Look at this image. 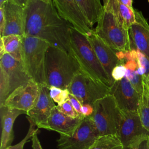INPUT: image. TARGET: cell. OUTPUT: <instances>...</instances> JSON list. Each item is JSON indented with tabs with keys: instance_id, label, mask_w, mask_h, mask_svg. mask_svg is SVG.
Here are the masks:
<instances>
[{
	"instance_id": "9c48e42d",
	"label": "cell",
	"mask_w": 149,
	"mask_h": 149,
	"mask_svg": "<svg viewBox=\"0 0 149 149\" xmlns=\"http://www.w3.org/2000/svg\"><path fill=\"white\" fill-rule=\"evenodd\" d=\"M116 137L123 149H133L149 137V132L142 124L138 111H121Z\"/></svg>"
},
{
	"instance_id": "ac0fdd59",
	"label": "cell",
	"mask_w": 149,
	"mask_h": 149,
	"mask_svg": "<svg viewBox=\"0 0 149 149\" xmlns=\"http://www.w3.org/2000/svg\"><path fill=\"white\" fill-rule=\"evenodd\" d=\"M83 119L69 117L60 112L55 106L48 119L47 130L56 132L60 135L71 136Z\"/></svg>"
},
{
	"instance_id": "8992f818",
	"label": "cell",
	"mask_w": 149,
	"mask_h": 149,
	"mask_svg": "<svg viewBox=\"0 0 149 149\" xmlns=\"http://www.w3.org/2000/svg\"><path fill=\"white\" fill-rule=\"evenodd\" d=\"M30 78L22 61L4 53L0 56V106L16 89L28 83Z\"/></svg>"
},
{
	"instance_id": "277c9868",
	"label": "cell",
	"mask_w": 149,
	"mask_h": 149,
	"mask_svg": "<svg viewBox=\"0 0 149 149\" xmlns=\"http://www.w3.org/2000/svg\"><path fill=\"white\" fill-rule=\"evenodd\" d=\"M70 55L78 63L81 71L109 88L113 84L99 61L86 36L70 26Z\"/></svg>"
},
{
	"instance_id": "d590c367",
	"label": "cell",
	"mask_w": 149,
	"mask_h": 149,
	"mask_svg": "<svg viewBox=\"0 0 149 149\" xmlns=\"http://www.w3.org/2000/svg\"><path fill=\"white\" fill-rule=\"evenodd\" d=\"M119 2L130 8H133L132 6L133 0H118Z\"/></svg>"
},
{
	"instance_id": "6da1fadb",
	"label": "cell",
	"mask_w": 149,
	"mask_h": 149,
	"mask_svg": "<svg viewBox=\"0 0 149 149\" xmlns=\"http://www.w3.org/2000/svg\"><path fill=\"white\" fill-rule=\"evenodd\" d=\"M24 14V36L43 40L70 54L71 26L60 16L52 2L29 0Z\"/></svg>"
},
{
	"instance_id": "603a6c76",
	"label": "cell",
	"mask_w": 149,
	"mask_h": 149,
	"mask_svg": "<svg viewBox=\"0 0 149 149\" xmlns=\"http://www.w3.org/2000/svg\"><path fill=\"white\" fill-rule=\"evenodd\" d=\"M89 149H123V146L116 136H100Z\"/></svg>"
},
{
	"instance_id": "30bf717a",
	"label": "cell",
	"mask_w": 149,
	"mask_h": 149,
	"mask_svg": "<svg viewBox=\"0 0 149 149\" xmlns=\"http://www.w3.org/2000/svg\"><path fill=\"white\" fill-rule=\"evenodd\" d=\"M90 118H84L72 136L60 135L58 149H89L98 137Z\"/></svg>"
},
{
	"instance_id": "9a60e30c",
	"label": "cell",
	"mask_w": 149,
	"mask_h": 149,
	"mask_svg": "<svg viewBox=\"0 0 149 149\" xmlns=\"http://www.w3.org/2000/svg\"><path fill=\"white\" fill-rule=\"evenodd\" d=\"M5 15V26L3 37L8 35L24 36L25 14L24 8L12 0L7 1L2 6Z\"/></svg>"
},
{
	"instance_id": "74e56055",
	"label": "cell",
	"mask_w": 149,
	"mask_h": 149,
	"mask_svg": "<svg viewBox=\"0 0 149 149\" xmlns=\"http://www.w3.org/2000/svg\"><path fill=\"white\" fill-rule=\"evenodd\" d=\"M42 1H45V2H52V0H42Z\"/></svg>"
},
{
	"instance_id": "ba28073f",
	"label": "cell",
	"mask_w": 149,
	"mask_h": 149,
	"mask_svg": "<svg viewBox=\"0 0 149 149\" xmlns=\"http://www.w3.org/2000/svg\"><path fill=\"white\" fill-rule=\"evenodd\" d=\"M69 93L82 104H94L97 100L109 94L110 88L81 70L74 76L69 87Z\"/></svg>"
},
{
	"instance_id": "4dcf8cb0",
	"label": "cell",
	"mask_w": 149,
	"mask_h": 149,
	"mask_svg": "<svg viewBox=\"0 0 149 149\" xmlns=\"http://www.w3.org/2000/svg\"><path fill=\"white\" fill-rule=\"evenodd\" d=\"M94 112V106L90 104H82L81 108V113L84 118H90Z\"/></svg>"
},
{
	"instance_id": "8d00e7d4",
	"label": "cell",
	"mask_w": 149,
	"mask_h": 149,
	"mask_svg": "<svg viewBox=\"0 0 149 149\" xmlns=\"http://www.w3.org/2000/svg\"><path fill=\"white\" fill-rule=\"evenodd\" d=\"M8 0H0V7L2 6Z\"/></svg>"
},
{
	"instance_id": "484cf974",
	"label": "cell",
	"mask_w": 149,
	"mask_h": 149,
	"mask_svg": "<svg viewBox=\"0 0 149 149\" xmlns=\"http://www.w3.org/2000/svg\"><path fill=\"white\" fill-rule=\"evenodd\" d=\"M27 119L29 122V128L25 137L17 144L13 146H9V147H6L5 149H23L26 143L29 140V139L32 137V136L34 135L35 133L38 132V128L36 127L37 126L35 125V123L30 119L27 118Z\"/></svg>"
},
{
	"instance_id": "f1b7e54d",
	"label": "cell",
	"mask_w": 149,
	"mask_h": 149,
	"mask_svg": "<svg viewBox=\"0 0 149 149\" xmlns=\"http://www.w3.org/2000/svg\"><path fill=\"white\" fill-rule=\"evenodd\" d=\"M126 69L125 65L119 63L113 69L112 72V77L114 81H118L125 77Z\"/></svg>"
},
{
	"instance_id": "836d02e7",
	"label": "cell",
	"mask_w": 149,
	"mask_h": 149,
	"mask_svg": "<svg viewBox=\"0 0 149 149\" xmlns=\"http://www.w3.org/2000/svg\"><path fill=\"white\" fill-rule=\"evenodd\" d=\"M133 149H149V137L143 140Z\"/></svg>"
},
{
	"instance_id": "2e32d148",
	"label": "cell",
	"mask_w": 149,
	"mask_h": 149,
	"mask_svg": "<svg viewBox=\"0 0 149 149\" xmlns=\"http://www.w3.org/2000/svg\"><path fill=\"white\" fill-rule=\"evenodd\" d=\"M136 22L129 28L130 49L149 58V24L142 13L134 9Z\"/></svg>"
},
{
	"instance_id": "cb8c5ba5",
	"label": "cell",
	"mask_w": 149,
	"mask_h": 149,
	"mask_svg": "<svg viewBox=\"0 0 149 149\" xmlns=\"http://www.w3.org/2000/svg\"><path fill=\"white\" fill-rule=\"evenodd\" d=\"M49 95L57 105H60L66 102L70 94L68 89H62L56 87H49Z\"/></svg>"
},
{
	"instance_id": "5bb4252c",
	"label": "cell",
	"mask_w": 149,
	"mask_h": 149,
	"mask_svg": "<svg viewBox=\"0 0 149 149\" xmlns=\"http://www.w3.org/2000/svg\"><path fill=\"white\" fill-rule=\"evenodd\" d=\"M39 95L33 107L26 115L38 129H47L48 119L52 110L56 106L49 95V87L46 84H39Z\"/></svg>"
},
{
	"instance_id": "3957f363",
	"label": "cell",
	"mask_w": 149,
	"mask_h": 149,
	"mask_svg": "<svg viewBox=\"0 0 149 149\" xmlns=\"http://www.w3.org/2000/svg\"><path fill=\"white\" fill-rule=\"evenodd\" d=\"M75 59L68 52L49 46L45 56L46 84L68 89L74 76L80 70Z\"/></svg>"
},
{
	"instance_id": "ffe728a7",
	"label": "cell",
	"mask_w": 149,
	"mask_h": 149,
	"mask_svg": "<svg viewBox=\"0 0 149 149\" xmlns=\"http://www.w3.org/2000/svg\"><path fill=\"white\" fill-rule=\"evenodd\" d=\"M83 15L93 27L97 23L103 10L100 0H75Z\"/></svg>"
},
{
	"instance_id": "52a82bcc",
	"label": "cell",
	"mask_w": 149,
	"mask_h": 149,
	"mask_svg": "<svg viewBox=\"0 0 149 149\" xmlns=\"http://www.w3.org/2000/svg\"><path fill=\"white\" fill-rule=\"evenodd\" d=\"M92 120L98 136H116L121 118V110L118 108L111 94L97 100L93 104Z\"/></svg>"
},
{
	"instance_id": "5b68a950",
	"label": "cell",
	"mask_w": 149,
	"mask_h": 149,
	"mask_svg": "<svg viewBox=\"0 0 149 149\" xmlns=\"http://www.w3.org/2000/svg\"><path fill=\"white\" fill-rule=\"evenodd\" d=\"M49 46L40 38L23 36L22 63L30 78L38 84H46L45 56Z\"/></svg>"
},
{
	"instance_id": "7c38bea8",
	"label": "cell",
	"mask_w": 149,
	"mask_h": 149,
	"mask_svg": "<svg viewBox=\"0 0 149 149\" xmlns=\"http://www.w3.org/2000/svg\"><path fill=\"white\" fill-rule=\"evenodd\" d=\"M109 94L114 97L121 111H138L140 95L126 77L113 82Z\"/></svg>"
},
{
	"instance_id": "d4e9b609",
	"label": "cell",
	"mask_w": 149,
	"mask_h": 149,
	"mask_svg": "<svg viewBox=\"0 0 149 149\" xmlns=\"http://www.w3.org/2000/svg\"><path fill=\"white\" fill-rule=\"evenodd\" d=\"M118 8L119 13L125 22L126 26L129 29L130 27L136 22L134 9L130 8L119 2Z\"/></svg>"
},
{
	"instance_id": "f546056e",
	"label": "cell",
	"mask_w": 149,
	"mask_h": 149,
	"mask_svg": "<svg viewBox=\"0 0 149 149\" xmlns=\"http://www.w3.org/2000/svg\"><path fill=\"white\" fill-rule=\"evenodd\" d=\"M68 100L70 101L72 105L73 106V107L74 108V109L78 112V113L80 114L81 116H83L81 113V108L82 106V104L81 103V102L76 97H74L70 93L69 95Z\"/></svg>"
},
{
	"instance_id": "4fadbf2b",
	"label": "cell",
	"mask_w": 149,
	"mask_h": 149,
	"mask_svg": "<svg viewBox=\"0 0 149 149\" xmlns=\"http://www.w3.org/2000/svg\"><path fill=\"white\" fill-rule=\"evenodd\" d=\"M39 84L30 79L27 84L19 87L12 93L3 105L24 111L27 113L34 105L39 95Z\"/></svg>"
},
{
	"instance_id": "d6986e66",
	"label": "cell",
	"mask_w": 149,
	"mask_h": 149,
	"mask_svg": "<svg viewBox=\"0 0 149 149\" xmlns=\"http://www.w3.org/2000/svg\"><path fill=\"white\" fill-rule=\"evenodd\" d=\"M25 113L24 111L8 108L5 105L0 107V118L1 122V136L0 149H5L11 146L14 139L13 126L15 120L19 115Z\"/></svg>"
},
{
	"instance_id": "4316f807",
	"label": "cell",
	"mask_w": 149,
	"mask_h": 149,
	"mask_svg": "<svg viewBox=\"0 0 149 149\" xmlns=\"http://www.w3.org/2000/svg\"><path fill=\"white\" fill-rule=\"evenodd\" d=\"M137 51V59L139 67L143 73V79L149 81V58L142 54L140 51Z\"/></svg>"
},
{
	"instance_id": "d6a6232c",
	"label": "cell",
	"mask_w": 149,
	"mask_h": 149,
	"mask_svg": "<svg viewBox=\"0 0 149 149\" xmlns=\"http://www.w3.org/2000/svg\"><path fill=\"white\" fill-rule=\"evenodd\" d=\"M5 15L3 7H0V36L2 35L5 26Z\"/></svg>"
},
{
	"instance_id": "44dd1931",
	"label": "cell",
	"mask_w": 149,
	"mask_h": 149,
	"mask_svg": "<svg viewBox=\"0 0 149 149\" xmlns=\"http://www.w3.org/2000/svg\"><path fill=\"white\" fill-rule=\"evenodd\" d=\"M4 47V52L22 62L23 37L19 35H8L1 37Z\"/></svg>"
},
{
	"instance_id": "8fae6325",
	"label": "cell",
	"mask_w": 149,
	"mask_h": 149,
	"mask_svg": "<svg viewBox=\"0 0 149 149\" xmlns=\"http://www.w3.org/2000/svg\"><path fill=\"white\" fill-rule=\"evenodd\" d=\"M52 1L60 16L74 29L86 36L94 31L75 0Z\"/></svg>"
},
{
	"instance_id": "e0dca14e",
	"label": "cell",
	"mask_w": 149,
	"mask_h": 149,
	"mask_svg": "<svg viewBox=\"0 0 149 149\" xmlns=\"http://www.w3.org/2000/svg\"><path fill=\"white\" fill-rule=\"evenodd\" d=\"M93 47L99 61L108 74L112 82L115 81L112 77V72L113 68L120 63L115 50L106 44L93 31L86 36Z\"/></svg>"
},
{
	"instance_id": "f35d334b",
	"label": "cell",
	"mask_w": 149,
	"mask_h": 149,
	"mask_svg": "<svg viewBox=\"0 0 149 149\" xmlns=\"http://www.w3.org/2000/svg\"><path fill=\"white\" fill-rule=\"evenodd\" d=\"M148 2H149V0H148Z\"/></svg>"
},
{
	"instance_id": "1f68e13d",
	"label": "cell",
	"mask_w": 149,
	"mask_h": 149,
	"mask_svg": "<svg viewBox=\"0 0 149 149\" xmlns=\"http://www.w3.org/2000/svg\"><path fill=\"white\" fill-rule=\"evenodd\" d=\"M37 133L38 132L35 133L34 135L32 136V137L31 138V141H32V148L33 149H42L37 136L38 135Z\"/></svg>"
},
{
	"instance_id": "7402d4cb",
	"label": "cell",
	"mask_w": 149,
	"mask_h": 149,
	"mask_svg": "<svg viewBox=\"0 0 149 149\" xmlns=\"http://www.w3.org/2000/svg\"><path fill=\"white\" fill-rule=\"evenodd\" d=\"M138 112L144 127L149 132V81L143 79V89L140 95Z\"/></svg>"
},
{
	"instance_id": "7a4b0ae2",
	"label": "cell",
	"mask_w": 149,
	"mask_h": 149,
	"mask_svg": "<svg viewBox=\"0 0 149 149\" xmlns=\"http://www.w3.org/2000/svg\"><path fill=\"white\" fill-rule=\"evenodd\" d=\"M118 0H104L103 10L94 31L116 51L131 50L129 29L122 19Z\"/></svg>"
},
{
	"instance_id": "e575fe53",
	"label": "cell",
	"mask_w": 149,
	"mask_h": 149,
	"mask_svg": "<svg viewBox=\"0 0 149 149\" xmlns=\"http://www.w3.org/2000/svg\"><path fill=\"white\" fill-rule=\"evenodd\" d=\"M12 1H13L14 2L16 3L17 4H18L22 8H25V7L27 5L29 0H12Z\"/></svg>"
},
{
	"instance_id": "83f0119b",
	"label": "cell",
	"mask_w": 149,
	"mask_h": 149,
	"mask_svg": "<svg viewBox=\"0 0 149 149\" xmlns=\"http://www.w3.org/2000/svg\"><path fill=\"white\" fill-rule=\"evenodd\" d=\"M57 109L63 114L73 118H84L74 109L69 100L60 105H56Z\"/></svg>"
}]
</instances>
